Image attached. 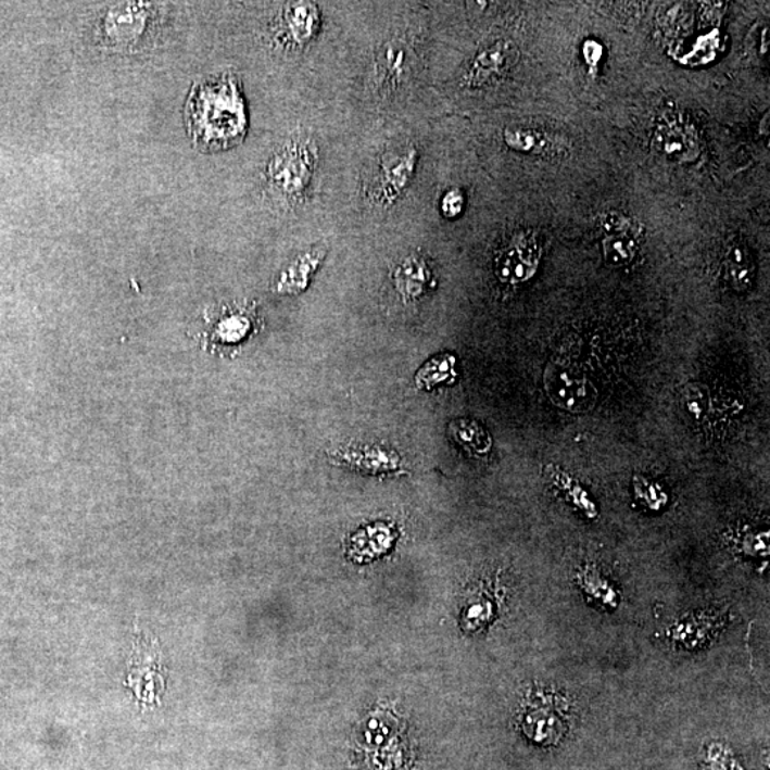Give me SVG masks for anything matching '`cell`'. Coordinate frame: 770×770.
Segmentation results:
<instances>
[{"instance_id":"1","label":"cell","mask_w":770,"mask_h":770,"mask_svg":"<svg viewBox=\"0 0 770 770\" xmlns=\"http://www.w3.org/2000/svg\"><path fill=\"white\" fill-rule=\"evenodd\" d=\"M187 131L204 152L239 144L248 130V111L241 85L230 73L199 81L186 103Z\"/></svg>"},{"instance_id":"2","label":"cell","mask_w":770,"mask_h":770,"mask_svg":"<svg viewBox=\"0 0 770 770\" xmlns=\"http://www.w3.org/2000/svg\"><path fill=\"white\" fill-rule=\"evenodd\" d=\"M318 164V146L310 136H293L273 153L266 167L268 187L282 200L298 203L307 193Z\"/></svg>"},{"instance_id":"3","label":"cell","mask_w":770,"mask_h":770,"mask_svg":"<svg viewBox=\"0 0 770 770\" xmlns=\"http://www.w3.org/2000/svg\"><path fill=\"white\" fill-rule=\"evenodd\" d=\"M420 150L412 141L393 146L381 153L370 185L367 186V199L374 207L394 206L416 176Z\"/></svg>"},{"instance_id":"4","label":"cell","mask_w":770,"mask_h":770,"mask_svg":"<svg viewBox=\"0 0 770 770\" xmlns=\"http://www.w3.org/2000/svg\"><path fill=\"white\" fill-rule=\"evenodd\" d=\"M149 3H118L100 21V39L108 48L131 52L152 34L157 11Z\"/></svg>"},{"instance_id":"5","label":"cell","mask_w":770,"mask_h":770,"mask_svg":"<svg viewBox=\"0 0 770 770\" xmlns=\"http://www.w3.org/2000/svg\"><path fill=\"white\" fill-rule=\"evenodd\" d=\"M546 394L569 413H586L595 407L598 391L584 373L573 366L551 363L544 374Z\"/></svg>"},{"instance_id":"6","label":"cell","mask_w":770,"mask_h":770,"mask_svg":"<svg viewBox=\"0 0 770 770\" xmlns=\"http://www.w3.org/2000/svg\"><path fill=\"white\" fill-rule=\"evenodd\" d=\"M330 457L337 466L348 467L371 476H394L405 474L403 458L393 449L378 444H355L339 446Z\"/></svg>"},{"instance_id":"7","label":"cell","mask_w":770,"mask_h":770,"mask_svg":"<svg viewBox=\"0 0 770 770\" xmlns=\"http://www.w3.org/2000/svg\"><path fill=\"white\" fill-rule=\"evenodd\" d=\"M540 263V244L534 235L518 233L495 260V273L507 285H521L535 275Z\"/></svg>"},{"instance_id":"8","label":"cell","mask_w":770,"mask_h":770,"mask_svg":"<svg viewBox=\"0 0 770 770\" xmlns=\"http://www.w3.org/2000/svg\"><path fill=\"white\" fill-rule=\"evenodd\" d=\"M321 11L316 3H287L280 15V38L287 47L303 49L320 34Z\"/></svg>"},{"instance_id":"9","label":"cell","mask_w":770,"mask_h":770,"mask_svg":"<svg viewBox=\"0 0 770 770\" xmlns=\"http://www.w3.org/2000/svg\"><path fill=\"white\" fill-rule=\"evenodd\" d=\"M515 47L509 40H496L476 54L463 76L469 89H480L500 79L513 62Z\"/></svg>"},{"instance_id":"10","label":"cell","mask_w":770,"mask_h":770,"mask_svg":"<svg viewBox=\"0 0 770 770\" xmlns=\"http://www.w3.org/2000/svg\"><path fill=\"white\" fill-rule=\"evenodd\" d=\"M412 50L404 39L391 38L376 56L377 84L384 94L394 93L407 80Z\"/></svg>"},{"instance_id":"11","label":"cell","mask_w":770,"mask_h":770,"mask_svg":"<svg viewBox=\"0 0 770 770\" xmlns=\"http://www.w3.org/2000/svg\"><path fill=\"white\" fill-rule=\"evenodd\" d=\"M327 249L316 245L299 254L282 268L276 279L275 291L281 295H299L308 289L313 277L317 275L318 268L325 263Z\"/></svg>"},{"instance_id":"12","label":"cell","mask_w":770,"mask_h":770,"mask_svg":"<svg viewBox=\"0 0 770 770\" xmlns=\"http://www.w3.org/2000/svg\"><path fill=\"white\" fill-rule=\"evenodd\" d=\"M434 276L427 260L420 254H412L397 264L393 272L395 290L404 302L421 299L432 287Z\"/></svg>"},{"instance_id":"13","label":"cell","mask_w":770,"mask_h":770,"mask_svg":"<svg viewBox=\"0 0 770 770\" xmlns=\"http://www.w3.org/2000/svg\"><path fill=\"white\" fill-rule=\"evenodd\" d=\"M540 706L541 708L534 706V708L523 715V733L537 744H557L560 737L564 736L565 722L557 710L551 709L550 706Z\"/></svg>"},{"instance_id":"14","label":"cell","mask_w":770,"mask_h":770,"mask_svg":"<svg viewBox=\"0 0 770 770\" xmlns=\"http://www.w3.org/2000/svg\"><path fill=\"white\" fill-rule=\"evenodd\" d=\"M394 540V531L386 523H374V526L358 531L350 542V554L355 558L366 559L377 557L378 554L386 553Z\"/></svg>"},{"instance_id":"15","label":"cell","mask_w":770,"mask_h":770,"mask_svg":"<svg viewBox=\"0 0 770 770\" xmlns=\"http://www.w3.org/2000/svg\"><path fill=\"white\" fill-rule=\"evenodd\" d=\"M727 270L733 289L745 291L755 279L754 260L744 244H733L727 254Z\"/></svg>"},{"instance_id":"16","label":"cell","mask_w":770,"mask_h":770,"mask_svg":"<svg viewBox=\"0 0 770 770\" xmlns=\"http://www.w3.org/2000/svg\"><path fill=\"white\" fill-rule=\"evenodd\" d=\"M450 432L453 439L468 453L482 455L491 450L492 441L489 432L476 421H454L450 426Z\"/></svg>"},{"instance_id":"17","label":"cell","mask_w":770,"mask_h":770,"mask_svg":"<svg viewBox=\"0 0 770 770\" xmlns=\"http://www.w3.org/2000/svg\"><path fill=\"white\" fill-rule=\"evenodd\" d=\"M455 358L450 354L436 355L428 359L416 374V386L421 390H432L434 387L451 382L455 377Z\"/></svg>"},{"instance_id":"18","label":"cell","mask_w":770,"mask_h":770,"mask_svg":"<svg viewBox=\"0 0 770 770\" xmlns=\"http://www.w3.org/2000/svg\"><path fill=\"white\" fill-rule=\"evenodd\" d=\"M636 252V241L631 236L615 233L604 239L605 260L615 267L628 266Z\"/></svg>"},{"instance_id":"19","label":"cell","mask_w":770,"mask_h":770,"mask_svg":"<svg viewBox=\"0 0 770 770\" xmlns=\"http://www.w3.org/2000/svg\"><path fill=\"white\" fill-rule=\"evenodd\" d=\"M250 328H252V321L245 314H230L217 323L216 337L222 343H239L249 334Z\"/></svg>"},{"instance_id":"20","label":"cell","mask_w":770,"mask_h":770,"mask_svg":"<svg viewBox=\"0 0 770 770\" xmlns=\"http://www.w3.org/2000/svg\"><path fill=\"white\" fill-rule=\"evenodd\" d=\"M492 617V601L487 598V596L481 594H476L471 596L468 601L466 608L463 610V623L464 628L469 631H477L490 622Z\"/></svg>"},{"instance_id":"21","label":"cell","mask_w":770,"mask_h":770,"mask_svg":"<svg viewBox=\"0 0 770 770\" xmlns=\"http://www.w3.org/2000/svg\"><path fill=\"white\" fill-rule=\"evenodd\" d=\"M681 403L687 418L695 422L704 420L709 409L708 390L699 384L687 386L683 390Z\"/></svg>"},{"instance_id":"22","label":"cell","mask_w":770,"mask_h":770,"mask_svg":"<svg viewBox=\"0 0 770 770\" xmlns=\"http://www.w3.org/2000/svg\"><path fill=\"white\" fill-rule=\"evenodd\" d=\"M504 141L509 149L515 152L532 153L540 150L542 140L541 136L534 130L523 129V127H507L504 130Z\"/></svg>"},{"instance_id":"23","label":"cell","mask_w":770,"mask_h":770,"mask_svg":"<svg viewBox=\"0 0 770 770\" xmlns=\"http://www.w3.org/2000/svg\"><path fill=\"white\" fill-rule=\"evenodd\" d=\"M581 586L584 588L588 595L599 603L615 605V601H617L613 588L595 569H586L584 573H581Z\"/></svg>"},{"instance_id":"24","label":"cell","mask_w":770,"mask_h":770,"mask_svg":"<svg viewBox=\"0 0 770 770\" xmlns=\"http://www.w3.org/2000/svg\"><path fill=\"white\" fill-rule=\"evenodd\" d=\"M466 209V195L459 189H450L445 191L440 202L441 214L449 220H454L462 216Z\"/></svg>"},{"instance_id":"25","label":"cell","mask_w":770,"mask_h":770,"mask_svg":"<svg viewBox=\"0 0 770 770\" xmlns=\"http://www.w3.org/2000/svg\"><path fill=\"white\" fill-rule=\"evenodd\" d=\"M651 487H653V489H649V484L638 485V495H641V498L644 500L645 503L649 505V507L659 508L660 505H664L665 498H660L658 485Z\"/></svg>"},{"instance_id":"26","label":"cell","mask_w":770,"mask_h":770,"mask_svg":"<svg viewBox=\"0 0 770 770\" xmlns=\"http://www.w3.org/2000/svg\"><path fill=\"white\" fill-rule=\"evenodd\" d=\"M664 152L668 154L683 153V138L681 135L669 134L664 138Z\"/></svg>"},{"instance_id":"27","label":"cell","mask_w":770,"mask_h":770,"mask_svg":"<svg viewBox=\"0 0 770 770\" xmlns=\"http://www.w3.org/2000/svg\"><path fill=\"white\" fill-rule=\"evenodd\" d=\"M584 58L588 65H598L601 58H603V47L598 42H586L584 45Z\"/></svg>"}]
</instances>
